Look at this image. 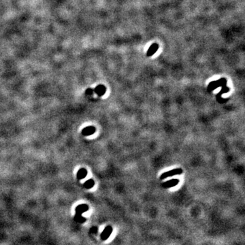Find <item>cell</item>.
<instances>
[{"label":"cell","mask_w":245,"mask_h":245,"mask_svg":"<svg viewBox=\"0 0 245 245\" xmlns=\"http://www.w3.org/2000/svg\"><path fill=\"white\" fill-rule=\"evenodd\" d=\"M106 88L102 85H98L94 89V92L99 96H103L106 93Z\"/></svg>","instance_id":"cell-5"},{"label":"cell","mask_w":245,"mask_h":245,"mask_svg":"<svg viewBox=\"0 0 245 245\" xmlns=\"http://www.w3.org/2000/svg\"><path fill=\"white\" fill-rule=\"evenodd\" d=\"M74 221L78 223H83L86 221V218L83 217L82 215H80V214H76L74 216Z\"/></svg>","instance_id":"cell-10"},{"label":"cell","mask_w":245,"mask_h":245,"mask_svg":"<svg viewBox=\"0 0 245 245\" xmlns=\"http://www.w3.org/2000/svg\"><path fill=\"white\" fill-rule=\"evenodd\" d=\"M178 182H179L178 179H171L168 181L162 183V185L163 188H170V187L176 186L178 184Z\"/></svg>","instance_id":"cell-3"},{"label":"cell","mask_w":245,"mask_h":245,"mask_svg":"<svg viewBox=\"0 0 245 245\" xmlns=\"http://www.w3.org/2000/svg\"><path fill=\"white\" fill-rule=\"evenodd\" d=\"M96 127L93 126L86 127L84 128V129H83V131H82V134L85 136H91L92 135V134H93L95 132H96Z\"/></svg>","instance_id":"cell-4"},{"label":"cell","mask_w":245,"mask_h":245,"mask_svg":"<svg viewBox=\"0 0 245 245\" xmlns=\"http://www.w3.org/2000/svg\"><path fill=\"white\" fill-rule=\"evenodd\" d=\"M112 232V227H107L103 231L101 234V238L102 240H106L109 237L110 234Z\"/></svg>","instance_id":"cell-8"},{"label":"cell","mask_w":245,"mask_h":245,"mask_svg":"<svg viewBox=\"0 0 245 245\" xmlns=\"http://www.w3.org/2000/svg\"><path fill=\"white\" fill-rule=\"evenodd\" d=\"M227 84V80L226 78H221L220 80H217V81H213L211 82V83L209 84L208 89L210 91H213L217 89L218 87H224L226 86Z\"/></svg>","instance_id":"cell-1"},{"label":"cell","mask_w":245,"mask_h":245,"mask_svg":"<svg viewBox=\"0 0 245 245\" xmlns=\"http://www.w3.org/2000/svg\"><path fill=\"white\" fill-rule=\"evenodd\" d=\"M87 175V170L85 168H81L77 172L76 176L78 180H81L85 178Z\"/></svg>","instance_id":"cell-9"},{"label":"cell","mask_w":245,"mask_h":245,"mask_svg":"<svg viewBox=\"0 0 245 245\" xmlns=\"http://www.w3.org/2000/svg\"><path fill=\"white\" fill-rule=\"evenodd\" d=\"M95 185V182L93 179H89L84 183V187L86 189H91Z\"/></svg>","instance_id":"cell-11"},{"label":"cell","mask_w":245,"mask_h":245,"mask_svg":"<svg viewBox=\"0 0 245 245\" xmlns=\"http://www.w3.org/2000/svg\"><path fill=\"white\" fill-rule=\"evenodd\" d=\"M182 173V170L181 168H176L172 170H170L166 172L163 173L160 176V179L163 180L164 178H166L170 176H173L175 175H178V174H181Z\"/></svg>","instance_id":"cell-2"},{"label":"cell","mask_w":245,"mask_h":245,"mask_svg":"<svg viewBox=\"0 0 245 245\" xmlns=\"http://www.w3.org/2000/svg\"><path fill=\"white\" fill-rule=\"evenodd\" d=\"M223 87V89H222L221 91H220V93H218L217 96H220L221 95L223 94V93H227L229 90V88H227L226 86H224V87Z\"/></svg>","instance_id":"cell-12"},{"label":"cell","mask_w":245,"mask_h":245,"mask_svg":"<svg viewBox=\"0 0 245 245\" xmlns=\"http://www.w3.org/2000/svg\"><path fill=\"white\" fill-rule=\"evenodd\" d=\"M89 210V206L87 204H80L78 205L76 208V214H80L82 215L83 213Z\"/></svg>","instance_id":"cell-6"},{"label":"cell","mask_w":245,"mask_h":245,"mask_svg":"<svg viewBox=\"0 0 245 245\" xmlns=\"http://www.w3.org/2000/svg\"><path fill=\"white\" fill-rule=\"evenodd\" d=\"M158 48H159V45L157 43H154L153 44V45H152L151 46V47L149 48L148 52H147V56L148 57L152 56V55H153L154 52L158 50Z\"/></svg>","instance_id":"cell-7"},{"label":"cell","mask_w":245,"mask_h":245,"mask_svg":"<svg viewBox=\"0 0 245 245\" xmlns=\"http://www.w3.org/2000/svg\"><path fill=\"white\" fill-rule=\"evenodd\" d=\"M94 92V90H93V89L91 88H89V89H87V90L85 91V93L86 95H89V96H91L93 93Z\"/></svg>","instance_id":"cell-13"}]
</instances>
